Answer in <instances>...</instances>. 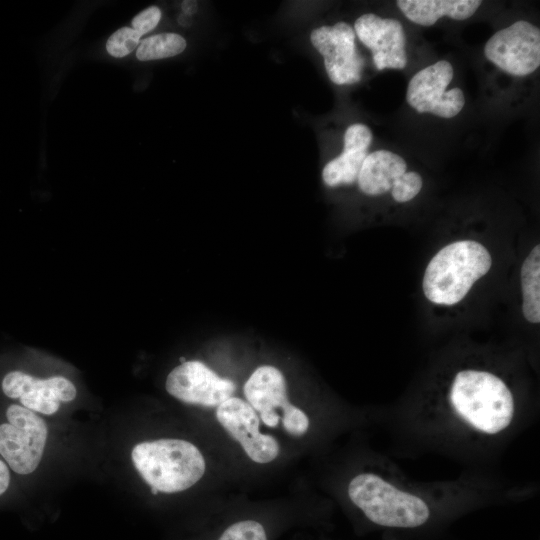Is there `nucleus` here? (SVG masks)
Returning <instances> with one entry per match:
<instances>
[{"label": "nucleus", "mask_w": 540, "mask_h": 540, "mask_svg": "<svg viewBox=\"0 0 540 540\" xmlns=\"http://www.w3.org/2000/svg\"><path fill=\"white\" fill-rule=\"evenodd\" d=\"M449 402L462 421L487 435L505 430L514 416L510 389L502 379L487 371H459L450 387Z\"/></svg>", "instance_id": "f257e3e1"}, {"label": "nucleus", "mask_w": 540, "mask_h": 540, "mask_svg": "<svg viewBox=\"0 0 540 540\" xmlns=\"http://www.w3.org/2000/svg\"><path fill=\"white\" fill-rule=\"evenodd\" d=\"M131 460L150 488L167 494L189 489L205 472L202 453L194 444L183 439L139 442L131 450Z\"/></svg>", "instance_id": "f03ea898"}, {"label": "nucleus", "mask_w": 540, "mask_h": 540, "mask_svg": "<svg viewBox=\"0 0 540 540\" xmlns=\"http://www.w3.org/2000/svg\"><path fill=\"white\" fill-rule=\"evenodd\" d=\"M489 251L473 240L443 247L429 262L423 277V292L432 303L454 305L491 268Z\"/></svg>", "instance_id": "7ed1b4c3"}, {"label": "nucleus", "mask_w": 540, "mask_h": 540, "mask_svg": "<svg viewBox=\"0 0 540 540\" xmlns=\"http://www.w3.org/2000/svg\"><path fill=\"white\" fill-rule=\"evenodd\" d=\"M348 495L371 522L380 526L414 528L430 516L424 500L373 473L355 476L348 485Z\"/></svg>", "instance_id": "20e7f679"}, {"label": "nucleus", "mask_w": 540, "mask_h": 540, "mask_svg": "<svg viewBox=\"0 0 540 540\" xmlns=\"http://www.w3.org/2000/svg\"><path fill=\"white\" fill-rule=\"evenodd\" d=\"M48 433L43 416L9 401L0 418V457L12 472L30 475L42 462Z\"/></svg>", "instance_id": "39448f33"}, {"label": "nucleus", "mask_w": 540, "mask_h": 540, "mask_svg": "<svg viewBox=\"0 0 540 540\" xmlns=\"http://www.w3.org/2000/svg\"><path fill=\"white\" fill-rule=\"evenodd\" d=\"M0 391L15 402L41 415L57 414L63 405L78 396L75 382L62 373L40 374L22 368L6 371L0 379Z\"/></svg>", "instance_id": "423d86ee"}, {"label": "nucleus", "mask_w": 540, "mask_h": 540, "mask_svg": "<svg viewBox=\"0 0 540 540\" xmlns=\"http://www.w3.org/2000/svg\"><path fill=\"white\" fill-rule=\"evenodd\" d=\"M244 394L248 404L256 410L264 424L277 426L282 412L285 430L295 436L303 435L309 427L307 415L292 405L287 398L286 382L283 374L275 367H258L244 385Z\"/></svg>", "instance_id": "0eeeda50"}, {"label": "nucleus", "mask_w": 540, "mask_h": 540, "mask_svg": "<svg viewBox=\"0 0 540 540\" xmlns=\"http://www.w3.org/2000/svg\"><path fill=\"white\" fill-rule=\"evenodd\" d=\"M485 57L504 72L526 76L540 65V31L528 21L518 20L497 31L485 44Z\"/></svg>", "instance_id": "6e6552de"}, {"label": "nucleus", "mask_w": 540, "mask_h": 540, "mask_svg": "<svg viewBox=\"0 0 540 540\" xmlns=\"http://www.w3.org/2000/svg\"><path fill=\"white\" fill-rule=\"evenodd\" d=\"M453 67L446 60L417 72L409 81L406 100L418 113H432L442 118L456 116L464 107L460 88L446 91L453 78Z\"/></svg>", "instance_id": "1a4fd4ad"}, {"label": "nucleus", "mask_w": 540, "mask_h": 540, "mask_svg": "<svg viewBox=\"0 0 540 540\" xmlns=\"http://www.w3.org/2000/svg\"><path fill=\"white\" fill-rule=\"evenodd\" d=\"M354 29L346 22L321 26L310 35L312 45L324 58L330 80L337 85L353 84L361 79L364 60L355 45Z\"/></svg>", "instance_id": "9d476101"}, {"label": "nucleus", "mask_w": 540, "mask_h": 540, "mask_svg": "<svg viewBox=\"0 0 540 540\" xmlns=\"http://www.w3.org/2000/svg\"><path fill=\"white\" fill-rule=\"evenodd\" d=\"M165 388L171 396L184 403L214 407L232 397L236 386L233 381L219 377L204 363L191 360L170 371Z\"/></svg>", "instance_id": "9b49d317"}, {"label": "nucleus", "mask_w": 540, "mask_h": 540, "mask_svg": "<svg viewBox=\"0 0 540 540\" xmlns=\"http://www.w3.org/2000/svg\"><path fill=\"white\" fill-rule=\"evenodd\" d=\"M216 417L254 462L268 463L278 456V442L274 437L259 431V417L244 400L228 398L217 406Z\"/></svg>", "instance_id": "f8f14e48"}, {"label": "nucleus", "mask_w": 540, "mask_h": 540, "mask_svg": "<svg viewBox=\"0 0 540 540\" xmlns=\"http://www.w3.org/2000/svg\"><path fill=\"white\" fill-rule=\"evenodd\" d=\"M355 35L372 52L378 70L403 69L407 64L406 36L402 24L373 13L361 15L354 24Z\"/></svg>", "instance_id": "ddd939ff"}, {"label": "nucleus", "mask_w": 540, "mask_h": 540, "mask_svg": "<svg viewBox=\"0 0 540 540\" xmlns=\"http://www.w3.org/2000/svg\"><path fill=\"white\" fill-rule=\"evenodd\" d=\"M372 132L364 124L349 126L344 135L342 154L328 162L322 171L326 185L352 184L358 178L360 169L368 155Z\"/></svg>", "instance_id": "4468645a"}, {"label": "nucleus", "mask_w": 540, "mask_h": 540, "mask_svg": "<svg viewBox=\"0 0 540 540\" xmlns=\"http://www.w3.org/2000/svg\"><path fill=\"white\" fill-rule=\"evenodd\" d=\"M407 170L405 160L388 150H377L367 155L357 181L367 195H380L391 190L395 180Z\"/></svg>", "instance_id": "2eb2a0df"}, {"label": "nucleus", "mask_w": 540, "mask_h": 540, "mask_svg": "<svg viewBox=\"0 0 540 540\" xmlns=\"http://www.w3.org/2000/svg\"><path fill=\"white\" fill-rule=\"evenodd\" d=\"M479 0H398L402 13L412 22L431 26L443 16L455 20L471 17L481 5Z\"/></svg>", "instance_id": "dca6fc26"}, {"label": "nucleus", "mask_w": 540, "mask_h": 540, "mask_svg": "<svg viewBox=\"0 0 540 540\" xmlns=\"http://www.w3.org/2000/svg\"><path fill=\"white\" fill-rule=\"evenodd\" d=\"M522 312L531 323L540 322V246L536 245L521 267Z\"/></svg>", "instance_id": "f3484780"}, {"label": "nucleus", "mask_w": 540, "mask_h": 540, "mask_svg": "<svg viewBox=\"0 0 540 540\" xmlns=\"http://www.w3.org/2000/svg\"><path fill=\"white\" fill-rule=\"evenodd\" d=\"M186 48L185 39L175 33H162L142 40L137 48L136 57L140 61L168 58L178 55Z\"/></svg>", "instance_id": "a211bd4d"}, {"label": "nucleus", "mask_w": 540, "mask_h": 540, "mask_svg": "<svg viewBox=\"0 0 540 540\" xmlns=\"http://www.w3.org/2000/svg\"><path fill=\"white\" fill-rule=\"evenodd\" d=\"M140 35L132 28L122 27L106 43L107 52L116 58L130 54L140 43Z\"/></svg>", "instance_id": "6ab92c4d"}, {"label": "nucleus", "mask_w": 540, "mask_h": 540, "mask_svg": "<svg viewBox=\"0 0 540 540\" xmlns=\"http://www.w3.org/2000/svg\"><path fill=\"white\" fill-rule=\"evenodd\" d=\"M218 540H267V535L259 522L243 520L229 526Z\"/></svg>", "instance_id": "aec40b11"}, {"label": "nucleus", "mask_w": 540, "mask_h": 540, "mask_svg": "<svg viewBox=\"0 0 540 540\" xmlns=\"http://www.w3.org/2000/svg\"><path fill=\"white\" fill-rule=\"evenodd\" d=\"M423 181L414 171L405 172L392 185L391 194L395 201L404 203L412 200L421 190Z\"/></svg>", "instance_id": "412c9836"}, {"label": "nucleus", "mask_w": 540, "mask_h": 540, "mask_svg": "<svg viewBox=\"0 0 540 540\" xmlns=\"http://www.w3.org/2000/svg\"><path fill=\"white\" fill-rule=\"evenodd\" d=\"M160 18V9L157 6H150L132 19V29L142 36L153 30L159 23Z\"/></svg>", "instance_id": "4be33fe9"}, {"label": "nucleus", "mask_w": 540, "mask_h": 540, "mask_svg": "<svg viewBox=\"0 0 540 540\" xmlns=\"http://www.w3.org/2000/svg\"><path fill=\"white\" fill-rule=\"evenodd\" d=\"M11 484V470L0 457V497L9 489Z\"/></svg>", "instance_id": "5701e85b"}]
</instances>
